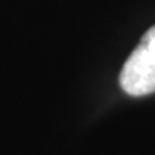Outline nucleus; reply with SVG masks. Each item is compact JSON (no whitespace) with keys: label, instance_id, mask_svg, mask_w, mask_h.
I'll return each mask as SVG.
<instances>
[{"label":"nucleus","instance_id":"f257e3e1","mask_svg":"<svg viewBox=\"0 0 155 155\" xmlns=\"http://www.w3.org/2000/svg\"><path fill=\"white\" fill-rule=\"evenodd\" d=\"M119 82L130 97L155 94V25L147 30L124 63Z\"/></svg>","mask_w":155,"mask_h":155}]
</instances>
